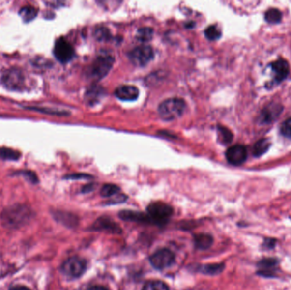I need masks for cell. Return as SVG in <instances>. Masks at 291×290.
<instances>
[{"label": "cell", "mask_w": 291, "mask_h": 290, "mask_svg": "<svg viewBox=\"0 0 291 290\" xmlns=\"http://www.w3.org/2000/svg\"><path fill=\"white\" fill-rule=\"evenodd\" d=\"M92 230L105 231L109 232L112 233H121V228L118 225L114 222L112 219L107 216H102L95 221L94 225L92 226Z\"/></svg>", "instance_id": "10"}, {"label": "cell", "mask_w": 291, "mask_h": 290, "mask_svg": "<svg viewBox=\"0 0 291 290\" xmlns=\"http://www.w3.org/2000/svg\"><path fill=\"white\" fill-rule=\"evenodd\" d=\"M271 146V142L268 139H261L254 145L253 155L255 157H261L262 155L266 153Z\"/></svg>", "instance_id": "18"}, {"label": "cell", "mask_w": 291, "mask_h": 290, "mask_svg": "<svg viewBox=\"0 0 291 290\" xmlns=\"http://www.w3.org/2000/svg\"><path fill=\"white\" fill-rule=\"evenodd\" d=\"M67 178H68V179H81V178H83V179H86V178L89 179V178H92V176L86 174H72V175L67 176Z\"/></svg>", "instance_id": "30"}, {"label": "cell", "mask_w": 291, "mask_h": 290, "mask_svg": "<svg viewBox=\"0 0 291 290\" xmlns=\"http://www.w3.org/2000/svg\"><path fill=\"white\" fill-rule=\"evenodd\" d=\"M204 33H205L206 38L209 40H212V41L217 40L222 36V32L215 26H209V28H207L206 29Z\"/></svg>", "instance_id": "26"}, {"label": "cell", "mask_w": 291, "mask_h": 290, "mask_svg": "<svg viewBox=\"0 0 291 290\" xmlns=\"http://www.w3.org/2000/svg\"><path fill=\"white\" fill-rule=\"evenodd\" d=\"M281 133L283 136L291 139V117L285 121L282 124Z\"/></svg>", "instance_id": "28"}, {"label": "cell", "mask_w": 291, "mask_h": 290, "mask_svg": "<svg viewBox=\"0 0 291 290\" xmlns=\"http://www.w3.org/2000/svg\"><path fill=\"white\" fill-rule=\"evenodd\" d=\"M226 158L229 164L238 166L246 161L247 149L242 145H234L229 147L226 152Z\"/></svg>", "instance_id": "9"}, {"label": "cell", "mask_w": 291, "mask_h": 290, "mask_svg": "<svg viewBox=\"0 0 291 290\" xmlns=\"http://www.w3.org/2000/svg\"><path fill=\"white\" fill-rule=\"evenodd\" d=\"M186 108L185 101L180 98H170L158 107L159 116L164 120L171 121L181 116Z\"/></svg>", "instance_id": "1"}, {"label": "cell", "mask_w": 291, "mask_h": 290, "mask_svg": "<svg viewBox=\"0 0 291 290\" xmlns=\"http://www.w3.org/2000/svg\"><path fill=\"white\" fill-rule=\"evenodd\" d=\"M114 63V58L111 55H100L89 67V78L94 80L103 79L110 72Z\"/></svg>", "instance_id": "3"}, {"label": "cell", "mask_w": 291, "mask_h": 290, "mask_svg": "<svg viewBox=\"0 0 291 290\" xmlns=\"http://www.w3.org/2000/svg\"><path fill=\"white\" fill-rule=\"evenodd\" d=\"M54 55L61 63H67L74 57V49L64 38H59L55 44Z\"/></svg>", "instance_id": "8"}, {"label": "cell", "mask_w": 291, "mask_h": 290, "mask_svg": "<svg viewBox=\"0 0 291 290\" xmlns=\"http://www.w3.org/2000/svg\"><path fill=\"white\" fill-rule=\"evenodd\" d=\"M154 57V52L152 47L148 45H142L130 51L129 58L136 66H144L148 64Z\"/></svg>", "instance_id": "7"}, {"label": "cell", "mask_w": 291, "mask_h": 290, "mask_svg": "<svg viewBox=\"0 0 291 290\" xmlns=\"http://www.w3.org/2000/svg\"><path fill=\"white\" fill-rule=\"evenodd\" d=\"M278 261L273 259H266L260 261L259 268L262 272H261L262 275H272V271H274L276 268Z\"/></svg>", "instance_id": "19"}, {"label": "cell", "mask_w": 291, "mask_h": 290, "mask_svg": "<svg viewBox=\"0 0 291 290\" xmlns=\"http://www.w3.org/2000/svg\"><path fill=\"white\" fill-rule=\"evenodd\" d=\"M95 37L99 40H104L109 37V32L107 29H100L96 30L95 33Z\"/></svg>", "instance_id": "29"}, {"label": "cell", "mask_w": 291, "mask_h": 290, "mask_svg": "<svg viewBox=\"0 0 291 290\" xmlns=\"http://www.w3.org/2000/svg\"><path fill=\"white\" fill-rule=\"evenodd\" d=\"M149 260L151 265L154 268L163 271L165 269L171 267V265L174 264L175 257L174 253L170 249H162L152 254Z\"/></svg>", "instance_id": "5"}, {"label": "cell", "mask_w": 291, "mask_h": 290, "mask_svg": "<svg viewBox=\"0 0 291 290\" xmlns=\"http://www.w3.org/2000/svg\"><path fill=\"white\" fill-rule=\"evenodd\" d=\"M214 238L211 235L206 233L197 234L194 236V244L198 249L205 250L212 246Z\"/></svg>", "instance_id": "15"}, {"label": "cell", "mask_w": 291, "mask_h": 290, "mask_svg": "<svg viewBox=\"0 0 291 290\" xmlns=\"http://www.w3.org/2000/svg\"><path fill=\"white\" fill-rule=\"evenodd\" d=\"M115 95L119 100L123 101H134L139 96V90L136 86H119L115 90Z\"/></svg>", "instance_id": "12"}, {"label": "cell", "mask_w": 291, "mask_h": 290, "mask_svg": "<svg viewBox=\"0 0 291 290\" xmlns=\"http://www.w3.org/2000/svg\"><path fill=\"white\" fill-rule=\"evenodd\" d=\"M225 268L224 264H206V265H197L193 266V270L203 274L218 275L222 273Z\"/></svg>", "instance_id": "14"}, {"label": "cell", "mask_w": 291, "mask_h": 290, "mask_svg": "<svg viewBox=\"0 0 291 290\" xmlns=\"http://www.w3.org/2000/svg\"><path fill=\"white\" fill-rule=\"evenodd\" d=\"M265 19L266 22L272 24L279 23L282 19V14L277 9H270L265 14Z\"/></svg>", "instance_id": "21"}, {"label": "cell", "mask_w": 291, "mask_h": 290, "mask_svg": "<svg viewBox=\"0 0 291 290\" xmlns=\"http://www.w3.org/2000/svg\"><path fill=\"white\" fill-rule=\"evenodd\" d=\"M87 268V263L79 256H73L67 259L61 265V271L72 278H80Z\"/></svg>", "instance_id": "4"}, {"label": "cell", "mask_w": 291, "mask_h": 290, "mask_svg": "<svg viewBox=\"0 0 291 290\" xmlns=\"http://www.w3.org/2000/svg\"><path fill=\"white\" fill-rule=\"evenodd\" d=\"M152 224L163 226L168 222L173 215V208L163 202H153L147 207V213Z\"/></svg>", "instance_id": "2"}, {"label": "cell", "mask_w": 291, "mask_h": 290, "mask_svg": "<svg viewBox=\"0 0 291 290\" xmlns=\"http://www.w3.org/2000/svg\"><path fill=\"white\" fill-rule=\"evenodd\" d=\"M120 188L114 184H107L102 186L101 190V195L103 198H111L113 196L116 195L119 192Z\"/></svg>", "instance_id": "23"}, {"label": "cell", "mask_w": 291, "mask_h": 290, "mask_svg": "<svg viewBox=\"0 0 291 290\" xmlns=\"http://www.w3.org/2000/svg\"><path fill=\"white\" fill-rule=\"evenodd\" d=\"M142 290H170V288L162 281H151L146 284Z\"/></svg>", "instance_id": "24"}, {"label": "cell", "mask_w": 291, "mask_h": 290, "mask_svg": "<svg viewBox=\"0 0 291 290\" xmlns=\"http://www.w3.org/2000/svg\"><path fill=\"white\" fill-rule=\"evenodd\" d=\"M37 14H38L37 10L35 9L34 7L32 6L23 7L19 11V16L25 22H30L35 19Z\"/></svg>", "instance_id": "20"}, {"label": "cell", "mask_w": 291, "mask_h": 290, "mask_svg": "<svg viewBox=\"0 0 291 290\" xmlns=\"http://www.w3.org/2000/svg\"><path fill=\"white\" fill-rule=\"evenodd\" d=\"M2 84L5 88L10 90H22L25 86L24 76L18 69L8 70L2 77Z\"/></svg>", "instance_id": "6"}, {"label": "cell", "mask_w": 291, "mask_h": 290, "mask_svg": "<svg viewBox=\"0 0 291 290\" xmlns=\"http://www.w3.org/2000/svg\"><path fill=\"white\" fill-rule=\"evenodd\" d=\"M219 137L223 144H228L233 141V134L226 127L218 125Z\"/></svg>", "instance_id": "25"}, {"label": "cell", "mask_w": 291, "mask_h": 290, "mask_svg": "<svg viewBox=\"0 0 291 290\" xmlns=\"http://www.w3.org/2000/svg\"><path fill=\"white\" fill-rule=\"evenodd\" d=\"M93 190V187H92V185H89V186H86L84 188H83L82 192L83 193H89L90 191Z\"/></svg>", "instance_id": "33"}, {"label": "cell", "mask_w": 291, "mask_h": 290, "mask_svg": "<svg viewBox=\"0 0 291 290\" xmlns=\"http://www.w3.org/2000/svg\"><path fill=\"white\" fill-rule=\"evenodd\" d=\"M86 290H108V289L103 287V286H92V287L88 288Z\"/></svg>", "instance_id": "32"}, {"label": "cell", "mask_w": 291, "mask_h": 290, "mask_svg": "<svg viewBox=\"0 0 291 290\" xmlns=\"http://www.w3.org/2000/svg\"><path fill=\"white\" fill-rule=\"evenodd\" d=\"M119 217L123 221H133V222H141L146 224H152L151 219L147 214L142 212L132 211V210H123L119 214Z\"/></svg>", "instance_id": "13"}, {"label": "cell", "mask_w": 291, "mask_h": 290, "mask_svg": "<svg viewBox=\"0 0 291 290\" xmlns=\"http://www.w3.org/2000/svg\"><path fill=\"white\" fill-rule=\"evenodd\" d=\"M272 70L274 73V79L277 83H280L288 77L290 73V65L287 60L279 58L272 62Z\"/></svg>", "instance_id": "11"}, {"label": "cell", "mask_w": 291, "mask_h": 290, "mask_svg": "<svg viewBox=\"0 0 291 290\" xmlns=\"http://www.w3.org/2000/svg\"><path fill=\"white\" fill-rule=\"evenodd\" d=\"M26 109L28 110H33L39 112V113H43V114H51V115H66L68 114L66 112H61V111H55L51 110L50 108H38V107H25Z\"/></svg>", "instance_id": "27"}, {"label": "cell", "mask_w": 291, "mask_h": 290, "mask_svg": "<svg viewBox=\"0 0 291 290\" xmlns=\"http://www.w3.org/2000/svg\"><path fill=\"white\" fill-rule=\"evenodd\" d=\"M21 158V152L8 147H0V159L6 161H16Z\"/></svg>", "instance_id": "17"}, {"label": "cell", "mask_w": 291, "mask_h": 290, "mask_svg": "<svg viewBox=\"0 0 291 290\" xmlns=\"http://www.w3.org/2000/svg\"><path fill=\"white\" fill-rule=\"evenodd\" d=\"M153 36V30L151 28H142L137 31L136 38L142 42L151 40Z\"/></svg>", "instance_id": "22"}, {"label": "cell", "mask_w": 291, "mask_h": 290, "mask_svg": "<svg viewBox=\"0 0 291 290\" xmlns=\"http://www.w3.org/2000/svg\"><path fill=\"white\" fill-rule=\"evenodd\" d=\"M282 108H279V105L271 104L268 108H264L262 114V119L265 123H269L272 122V120L275 119L276 117L279 116Z\"/></svg>", "instance_id": "16"}, {"label": "cell", "mask_w": 291, "mask_h": 290, "mask_svg": "<svg viewBox=\"0 0 291 290\" xmlns=\"http://www.w3.org/2000/svg\"><path fill=\"white\" fill-rule=\"evenodd\" d=\"M10 290H31L29 288L26 287V286H22V285H17V286H14V287L10 288Z\"/></svg>", "instance_id": "31"}]
</instances>
